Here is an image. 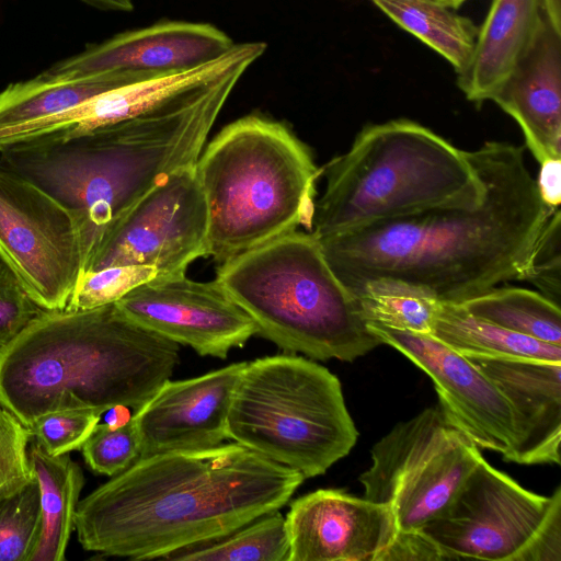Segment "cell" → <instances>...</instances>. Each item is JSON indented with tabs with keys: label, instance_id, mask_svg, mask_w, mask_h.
<instances>
[{
	"label": "cell",
	"instance_id": "obj_1",
	"mask_svg": "<svg viewBox=\"0 0 561 561\" xmlns=\"http://www.w3.org/2000/svg\"><path fill=\"white\" fill-rule=\"evenodd\" d=\"M483 183L480 199L371 222L318 239L331 268L354 295L376 279L461 304L510 280H529L547 206L524 147L486 141L468 151Z\"/></svg>",
	"mask_w": 561,
	"mask_h": 561
},
{
	"label": "cell",
	"instance_id": "obj_2",
	"mask_svg": "<svg viewBox=\"0 0 561 561\" xmlns=\"http://www.w3.org/2000/svg\"><path fill=\"white\" fill-rule=\"evenodd\" d=\"M247 68L240 54L228 50L176 73L135 115L66 139L16 141L0 149V164L70 214L83 272L105 233L137 201L175 170L197 161Z\"/></svg>",
	"mask_w": 561,
	"mask_h": 561
},
{
	"label": "cell",
	"instance_id": "obj_3",
	"mask_svg": "<svg viewBox=\"0 0 561 561\" xmlns=\"http://www.w3.org/2000/svg\"><path fill=\"white\" fill-rule=\"evenodd\" d=\"M305 477L238 444L138 458L79 501L83 549L133 560L170 552L282 508Z\"/></svg>",
	"mask_w": 561,
	"mask_h": 561
},
{
	"label": "cell",
	"instance_id": "obj_4",
	"mask_svg": "<svg viewBox=\"0 0 561 561\" xmlns=\"http://www.w3.org/2000/svg\"><path fill=\"white\" fill-rule=\"evenodd\" d=\"M179 344L115 302L45 310L0 352V405L25 427L61 411L141 408L170 379Z\"/></svg>",
	"mask_w": 561,
	"mask_h": 561
},
{
	"label": "cell",
	"instance_id": "obj_5",
	"mask_svg": "<svg viewBox=\"0 0 561 561\" xmlns=\"http://www.w3.org/2000/svg\"><path fill=\"white\" fill-rule=\"evenodd\" d=\"M195 169L208 209V256L218 264L301 225L311 231L321 170L283 123L237 119L201 152Z\"/></svg>",
	"mask_w": 561,
	"mask_h": 561
},
{
	"label": "cell",
	"instance_id": "obj_6",
	"mask_svg": "<svg viewBox=\"0 0 561 561\" xmlns=\"http://www.w3.org/2000/svg\"><path fill=\"white\" fill-rule=\"evenodd\" d=\"M311 233L321 239L371 222L478 202L483 183L463 151L405 118L364 127L321 170Z\"/></svg>",
	"mask_w": 561,
	"mask_h": 561
},
{
	"label": "cell",
	"instance_id": "obj_7",
	"mask_svg": "<svg viewBox=\"0 0 561 561\" xmlns=\"http://www.w3.org/2000/svg\"><path fill=\"white\" fill-rule=\"evenodd\" d=\"M216 282L257 334L291 353L353 362L382 344L319 240L297 230L219 264Z\"/></svg>",
	"mask_w": 561,
	"mask_h": 561
},
{
	"label": "cell",
	"instance_id": "obj_8",
	"mask_svg": "<svg viewBox=\"0 0 561 561\" xmlns=\"http://www.w3.org/2000/svg\"><path fill=\"white\" fill-rule=\"evenodd\" d=\"M358 433L337 377L293 354L247 362L227 420V438L300 472L323 474Z\"/></svg>",
	"mask_w": 561,
	"mask_h": 561
},
{
	"label": "cell",
	"instance_id": "obj_9",
	"mask_svg": "<svg viewBox=\"0 0 561 561\" xmlns=\"http://www.w3.org/2000/svg\"><path fill=\"white\" fill-rule=\"evenodd\" d=\"M480 457L440 408H428L374 445L359 482L364 497L391 506L400 531L420 530L449 503Z\"/></svg>",
	"mask_w": 561,
	"mask_h": 561
},
{
	"label": "cell",
	"instance_id": "obj_10",
	"mask_svg": "<svg viewBox=\"0 0 561 561\" xmlns=\"http://www.w3.org/2000/svg\"><path fill=\"white\" fill-rule=\"evenodd\" d=\"M195 163L137 201L105 233L82 274L131 266L167 278L185 275L193 261L208 256V209Z\"/></svg>",
	"mask_w": 561,
	"mask_h": 561
},
{
	"label": "cell",
	"instance_id": "obj_11",
	"mask_svg": "<svg viewBox=\"0 0 561 561\" xmlns=\"http://www.w3.org/2000/svg\"><path fill=\"white\" fill-rule=\"evenodd\" d=\"M552 500L480 457L449 503L420 530L448 560L525 561Z\"/></svg>",
	"mask_w": 561,
	"mask_h": 561
},
{
	"label": "cell",
	"instance_id": "obj_12",
	"mask_svg": "<svg viewBox=\"0 0 561 561\" xmlns=\"http://www.w3.org/2000/svg\"><path fill=\"white\" fill-rule=\"evenodd\" d=\"M0 256L42 309L67 307L82 272L73 219L47 193L2 164Z\"/></svg>",
	"mask_w": 561,
	"mask_h": 561
},
{
	"label": "cell",
	"instance_id": "obj_13",
	"mask_svg": "<svg viewBox=\"0 0 561 561\" xmlns=\"http://www.w3.org/2000/svg\"><path fill=\"white\" fill-rule=\"evenodd\" d=\"M381 341L403 354L433 380L439 408L479 448L506 457L516 438L512 408L496 386L465 355L431 333L367 323Z\"/></svg>",
	"mask_w": 561,
	"mask_h": 561
},
{
	"label": "cell",
	"instance_id": "obj_14",
	"mask_svg": "<svg viewBox=\"0 0 561 561\" xmlns=\"http://www.w3.org/2000/svg\"><path fill=\"white\" fill-rule=\"evenodd\" d=\"M137 324L202 356L226 358L242 346L257 328L250 316L216 279L196 282L185 275L144 283L116 302Z\"/></svg>",
	"mask_w": 561,
	"mask_h": 561
},
{
	"label": "cell",
	"instance_id": "obj_15",
	"mask_svg": "<svg viewBox=\"0 0 561 561\" xmlns=\"http://www.w3.org/2000/svg\"><path fill=\"white\" fill-rule=\"evenodd\" d=\"M285 520L288 561H383L399 531L389 504L336 489L296 499Z\"/></svg>",
	"mask_w": 561,
	"mask_h": 561
},
{
	"label": "cell",
	"instance_id": "obj_16",
	"mask_svg": "<svg viewBox=\"0 0 561 561\" xmlns=\"http://www.w3.org/2000/svg\"><path fill=\"white\" fill-rule=\"evenodd\" d=\"M233 46L221 30L207 23L168 21L124 32L56 62L42 75L75 79L105 72L149 77L188 70Z\"/></svg>",
	"mask_w": 561,
	"mask_h": 561
},
{
	"label": "cell",
	"instance_id": "obj_17",
	"mask_svg": "<svg viewBox=\"0 0 561 561\" xmlns=\"http://www.w3.org/2000/svg\"><path fill=\"white\" fill-rule=\"evenodd\" d=\"M245 365L233 363L198 377L168 379L131 416L140 457L220 445L227 438L229 409Z\"/></svg>",
	"mask_w": 561,
	"mask_h": 561
},
{
	"label": "cell",
	"instance_id": "obj_18",
	"mask_svg": "<svg viewBox=\"0 0 561 561\" xmlns=\"http://www.w3.org/2000/svg\"><path fill=\"white\" fill-rule=\"evenodd\" d=\"M465 356L496 386L512 408L516 438L503 459L519 465H560L561 362Z\"/></svg>",
	"mask_w": 561,
	"mask_h": 561
},
{
	"label": "cell",
	"instance_id": "obj_19",
	"mask_svg": "<svg viewBox=\"0 0 561 561\" xmlns=\"http://www.w3.org/2000/svg\"><path fill=\"white\" fill-rule=\"evenodd\" d=\"M492 101L517 122L539 164L561 159V34L543 13L530 46Z\"/></svg>",
	"mask_w": 561,
	"mask_h": 561
},
{
	"label": "cell",
	"instance_id": "obj_20",
	"mask_svg": "<svg viewBox=\"0 0 561 561\" xmlns=\"http://www.w3.org/2000/svg\"><path fill=\"white\" fill-rule=\"evenodd\" d=\"M542 16L541 0H492L458 87L469 101L492 100L530 46Z\"/></svg>",
	"mask_w": 561,
	"mask_h": 561
},
{
	"label": "cell",
	"instance_id": "obj_21",
	"mask_svg": "<svg viewBox=\"0 0 561 561\" xmlns=\"http://www.w3.org/2000/svg\"><path fill=\"white\" fill-rule=\"evenodd\" d=\"M131 72H105L75 79L37 77L0 93V149L24 128L62 114L104 92L151 79Z\"/></svg>",
	"mask_w": 561,
	"mask_h": 561
},
{
	"label": "cell",
	"instance_id": "obj_22",
	"mask_svg": "<svg viewBox=\"0 0 561 561\" xmlns=\"http://www.w3.org/2000/svg\"><path fill=\"white\" fill-rule=\"evenodd\" d=\"M39 488L41 534L30 561H62L72 531L84 476L68 454L47 455L35 442L28 447Z\"/></svg>",
	"mask_w": 561,
	"mask_h": 561
},
{
	"label": "cell",
	"instance_id": "obj_23",
	"mask_svg": "<svg viewBox=\"0 0 561 561\" xmlns=\"http://www.w3.org/2000/svg\"><path fill=\"white\" fill-rule=\"evenodd\" d=\"M431 334L463 355L561 362L560 345L546 343L479 319L460 305L440 304Z\"/></svg>",
	"mask_w": 561,
	"mask_h": 561
},
{
	"label": "cell",
	"instance_id": "obj_24",
	"mask_svg": "<svg viewBox=\"0 0 561 561\" xmlns=\"http://www.w3.org/2000/svg\"><path fill=\"white\" fill-rule=\"evenodd\" d=\"M402 28L463 71L470 62L478 27L468 18L430 0H371Z\"/></svg>",
	"mask_w": 561,
	"mask_h": 561
},
{
	"label": "cell",
	"instance_id": "obj_25",
	"mask_svg": "<svg viewBox=\"0 0 561 561\" xmlns=\"http://www.w3.org/2000/svg\"><path fill=\"white\" fill-rule=\"evenodd\" d=\"M458 305L479 319L561 346L560 306L542 294L519 287H494Z\"/></svg>",
	"mask_w": 561,
	"mask_h": 561
},
{
	"label": "cell",
	"instance_id": "obj_26",
	"mask_svg": "<svg viewBox=\"0 0 561 561\" xmlns=\"http://www.w3.org/2000/svg\"><path fill=\"white\" fill-rule=\"evenodd\" d=\"M289 539L279 511L264 514L220 537L174 550L173 561H288Z\"/></svg>",
	"mask_w": 561,
	"mask_h": 561
},
{
	"label": "cell",
	"instance_id": "obj_27",
	"mask_svg": "<svg viewBox=\"0 0 561 561\" xmlns=\"http://www.w3.org/2000/svg\"><path fill=\"white\" fill-rule=\"evenodd\" d=\"M354 296L367 323L416 333H431L440 305L419 288L389 279L368 282Z\"/></svg>",
	"mask_w": 561,
	"mask_h": 561
},
{
	"label": "cell",
	"instance_id": "obj_28",
	"mask_svg": "<svg viewBox=\"0 0 561 561\" xmlns=\"http://www.w3.org/2000/svg\"><path fill=\"white\" fill-rule=\"evenodd\" d=\"M41 526L39 488L34 478L0 499V561H30Z\"/></svg>",
	"mask_w": 561,
	"mask_h": 561
},
{
	"label": "cell",
	"instance_id": "obj_29",
	"mask_svg": "<svg viewBox=\"0 0 561 561\" xmlns=\"http://www.w3.org/2000/svg\"><path fill=\"white\" fill-rule=\"evenodd\" d=\"M81 451L94 472L108 477L121 473L140 457L139 437L133 419L117 427L99 423Z\"/></svg>",
	"mask_w": 561,
	"mask_h": 561
},
{
	"label": "cell",
	"instance_id": "obj_30",
	"mask_svg": "<svg viewBox=\"0 0 561 561\" xmlns=\"http://www.w3.org/2000/svg\"><path fill=\"white\" fill-rule=\"evenodd\" d=\"M101 415L92 410L54 412L39 417L27 430L47 455L56 457L81 449Z\"/></svg>",
	"mask_w": 561,
	"mask_h": 561
},
{
	"label": "cell",
	"instance_id": "obj_31",
	"mask_svg": "<svg viewBox=\"0 0 561 561\" xmlns=\"http://www.w3.org/2000/svg\"><path fill=\"white\" fill-rule=\"evenodd\" d=\"M147 271L113 266L80 275L66 309L84 310L116 302L135 287L152 280Z\"/></svg>",
	"mask_w": 561,
	"mask_h": 561
},
{
	"label": "cell",
	"instance_id": "obj_32",
	"mask_svg": "<svg viewBox=\"0 0 561 561\" xmlns=\"http://www.w3.org/2000/svg\"><path fill=\"white\" fill-rule=\"evenodd\" d=\"M30 438L27 427L0 405V499L34 479L28 458Z\"/></svg>",
	"mask_w": 561,
	"mask_h": 561
},
{
	"label": "cell",
	"instance_id": "obj_33",
	"mask_svg": "<svg viewBox=\"0 0 561 561\" xmlns=\"http://www.w3.org/2000/svg\"><path fill=\"white\" fill-rule=\"evenodd\" d=\"M42 308L0 256V352L41 312Z\"/></svg>",
	"mask_w": 561,
	"mask_h": 561
},
{
	"label": "cell",
	"instance_id": "obj_34",
	"mask_svg": "<svg viewBox=\"0 0 561 561\" xmlns=\"http://www.w3.org/2000/svg\"><path fill=\"white\" fill-rule=\"evenodd\" d=\"M560 208L551 216L535 257L534 271L528 282L543 296L560 306Z\"/></svg>",
	"mask_w": 561,
	"mask_h": 561
},
{
	"label": "cell",
	"instance_id": "obj_35",
	"mask_svg": "<svg viewBox=\"0 0 561 561\" xmlns=\"http://www.w3.org/2000/svg\"><path fill=\"white\" fill-rule=\"evenodd\" d=\"M525 561H561V486L553 492L551 506L534 539Z\"/></svg>",
	"mask_w": 561,
	"mask_h": 561
},
{
	"label": "cell",
	"instance_id": "obj_36",
	"mask_svg": "<svg viewBox=\"0 0 561 561\" xmlns=\"http://www.w3.org/2000/svg\"><path fill=\"white\" fill-rule=\"evenodd\" d=\"M448 560L444 552L421 530L398 531L383 561Z\"/></svg>",
	"mask_w": 561,
	"mask_h": 561
},
{
	"label": "cell",
	"instance_id": "obj_37",
	"mask_svg": "<svg viewBox=\"0 0 561 561\" xmlns=\"http://www.w3.org/2000/svg\"><path fill=\"white\" fill-rule=\"evenodd\" d=\"M536 182L543 203L551 208H560L561 159H550L540 163Z\"/></svg>",
	"mask_w": 561,
	"mask_h": 561
},
{
	"label": "cell",
	"instance_id": "obj_38",
	"mask_svg": "<svg viewBox=\"0 0 561 561\" xmlns=\"http://www.w3.org/2000/svg\"><path fill=\"white\" fill-rule=\"evenodd\" d=\"M541 10L553 28L561 34V0H541Z\"/></svg>",
	"mask_w": 561,
	"mask_h": 561
},
{
	"label": "cell",
	"instance_id": "obj_39",
	"mask_svg": "<svg viewBox=\"0 0 561 561\" xmlns=\"http://www.w3.org/2000/svg\"><path fill=\"white\" fill-rule=\"evenodd\" d=\"M93 8L127 12L134 9L133 0H80Z\"/></svg>",
	"mask_w": 561,
	"mask_h": 561
},
{
	"label": "cell",
	"instance_id": "obj_40",
	"mask_svg": "<svg viewBox=\"0 0 561 561\" xmlns=\"http://www.w3.org/2000/svg\"><path fill=\"white\" fill-rule=\"evenodd\" d=\"M106 412L107 415L105 417V423L112 427L124 425L131 417L127 410V407L124 405L113 407L108 409Z\"/></svg>",
	"mask_w": 561,
	"mask_h": 561
},
{
	"label": "cell",
	"instance_id": "obj_41",
	"mask_svg": "<svg viewBox=\"0 0 561 561\" xmlns=\"http://www.w3.org/2000/svg\"><path fill=\"white\" fill-rule=\"evenodd\" d=\"M449 9H457L467 0H430Z\"/></svg>",
	"mask_w": 561,
	"mask_h": 561
}]
</instances>
